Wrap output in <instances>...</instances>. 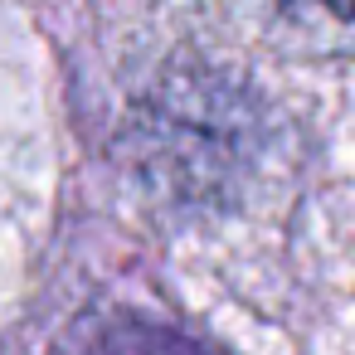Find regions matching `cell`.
<instances>
[{
	"mask_svg": "<svg viewBox=\"0 0 355 355\" xmlns=\"http://www.w3.org/2000/svg\"><path fill=\"white\" fill-rule=\"evenodd\" d=\"M282 6H292V10H321V15H331V20L355 25V0H282Z\"/></svg>",
	"mask_w": 355,
	"mask_h": 355,
	"instance_id": "7a4b0ae2",
	"label": "cell"
},
{
	"mask_svg": "<svg viewBox=\"0 0 355 355\" xmlns=\"http://www.w3.org/2000/svg\"><path fill=\"white\" fill-rule=\"evenodd\" d=\"M88 355H219V350H209L195 336L161 326V321H117Z\"/></svg>",
	"mask_w": 355,
	"mask_h": 355,
	"instance_id": "6da1fadb",
	"label": "cell"
}]
</instances>
